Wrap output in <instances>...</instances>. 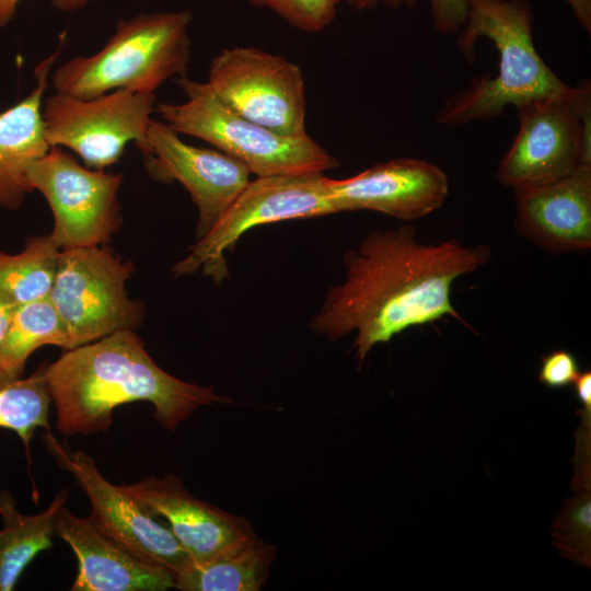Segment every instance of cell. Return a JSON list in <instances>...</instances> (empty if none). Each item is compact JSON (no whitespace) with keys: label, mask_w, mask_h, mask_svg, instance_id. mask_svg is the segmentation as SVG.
Segmentation results:
<instances>
[{"label":"cell","mask_w":591,"mask_h":591,"mask_svg":"<svg viewBox=\"0 0 591 591\" xmlns=\"http://www.w3.org/2000/svg\"><path fill=\"white\" fill-rule=\"evenodd\" d=\"M416 236L412 224L376 230L347 251L345 279L326 292L311 331L331 340L356 332L351 348L362 362L375 345L409 327L445 315L464 323L451 302L452 283L488 263L490 247L424 244Z\"/></svg>","instance_id":"obj_1"},{"label":"cell","mask_w":591,"mask_h":591,"mask_svg":"<svg viewBox=\"0 0 591 591\" xmlns=\"http://www.w3.org/2000/svg\"><path fill=\"white\" fill-rule=\"evenodd\" d=\"M43 371L66 436L106 431L117 406L138 401L149 402L154 419L172 431L201 406L233 403L212 386L165 372L132 329L66 350Z\"/></svg>","instance_id":"obj_2"},{"label":"cell","mask_w":591,"mask_h":591,"mask_svg":"<svg viewBox=\"0 0 591 591\" xmlns=\"http://www.w3.org/2000/svg\"><path fill=\"white\" fill-rule=\"evenodd\" d=\"M532 9L528 0H468L466 21L457 47L475 60L478 38L491 40L498 51L496 76L476 78L464 91L450 96L436 117L440 125L456 126L503 115L529 101L568 95L566 84L538 55L532 36Z\"/></svg>","instance_id":"obj_3"},{"label":"cell","mask_w":591,"mask_h":591,"mask_svg":"<svg viewBox=\"0 0 591 591\" xmlns=\"http://www.w3.org/2000/svg\"><path fill=\"white\" fill-rule=\"evenodd\" d=\"M189 11L140 13L119 19L113 35L91 56H77L51 76L56 93L93 99L114 90L154 91L186 77L190 63Z\"/></svg>","instance_id":"obj_4"},{"label":"cell","mask_w":591,"mask_h":591,"mask_svg":"<svg viewBox=\"0 0 591 591\" xmlns=\"http://www.w3.org/2000/svg\"><path fill=\"white\" fill-rule=\"evenodd\" d=\"M176 83L186 101L160 102L154 111L177 134L201 139L237 159L258 176L325 172L339 166L309 135L286 137L233 112L207 82L187 77Z\"/></svg>","instance_id":"obj_5"},{"label":"cell","mask_w":591,"mask_h":591,"mask_svg":"<svg viewBox=\"0 0 591 591\" xmlns=\"http://www.w3.org/2000/svg\"><path fill=\"white\" fill-rule=\"evenodd\" d=\"M134 270L105 245L60 251L48 300L66 325L69 349L142 322L143 305L126 291Z\"/></svg>","instance_id":"obj_6"},{"label":"cell","mask_w":591,"mask_h":591,"mask_svg":"<svg viewBox=\"0 0 591 591\" xmlns=\"http://www.w3.org/2000/svg\"><path fill=\"white\" fill-rule=\"evenodd\" d=\"M324 172L258 176L250 181L221 219L189 247L172 274L193 275L201 269L216 285L229 277L225 252L257 225L335 213Z\"/></svg>","instance_id":"obj_7"},{"label":"cell","mask_w":591,"mask_h":591,"mask_svg":"<svg viewBox=\"0 0 591 591\" xmlns=\"http://www.w3.org/2000/svg\"><path fill=\"white\" fill-rule=\"evenodd\" d=\"M155 100L154 93L124 89L93 99L55 93L43 103L47 142L68 148L93 170L117 163L129 142L144 155Z\"/></svg>","instance_id":"obj_8"},{"label":"cell","mask_w":591,"mask_h":591,"mask_svg":"<svg viewBox=\"0 0 591 591\" xmlns=\"http://www.w3.org/2000/svg\"><path fill=\"white\" fill-rule=\"evenodd\" d=\"M26 177L51 209L50 236L60 250L105 245L119 230L123 174L86 167L50 147L28 165Z\"/></svg>","instance_id":"obj_9"},{"label":"cell","mask_w":591,"mask_h":591,"mask_svg":"<svg viewBox=\"0 0 591 591\" xmlns=\"http://www.w3.org/2000/svg\"><path fill=\"white\" fill-rule=\"evenodd\" d=\"M210 89L236 114L286 137H303L305 82L299 66L254 47L222 49L208 70Z\"/></svg>","instance_id":"obj_10"},{"label":"cell","mask_w":591,"mask_h":591,"mask_svg":"<svg viewBox=\"0 0 591 591\" xmlns=\"http://www.w3.org/2000/svg\"><path fill=\"white\" fill-rule=\"evenodd\" d=\"M582 82L568 95L542 97L517 107L519 130L496 171L514 192L547 185L591 164V139L579 105Z\"/></svg>","instance_id":"obj_11"},{"label":"cell","mask_w":591,"mask_h":591,"mask_svg":"<svg viewBox=\"0 0 591 591\" xmlns=\"http://www.w3.org/2000/svg\"><path fill=\"white\" fill-rule=\"evenodd\" d=\"M43 440L58 465L71 473L86 494L91 503L86 519L94 528L174 577L192 564L169 526L123 486L109 483L90 455L80 450L70 451L49 430L43 433Z\"/></svg>","instance_id":"obj_12"},{"label":"cell","mask_w":591,"mask_h":591,"mask_svg":"<svg viewBox=\"0 0 591 591\" xmlns=\"http://www.w3.org/2000/svg\"><path fill=\"white\" fill-rule=\"evenodd\" d=\"M165 123L151 119L143 155L152 178L177 181L198 209L197 240L208 233L250 182V170L237 159L215 149L184 142Z\"/></svg>","instance_id":"obj_13"},{"label":"cell","mask_w":591,"mask_h":591,"mask_svg":"<svg viewBox=\"0 0 591 591\" xmlns=\"http://www.w3.org/2000/svg\"><path fill=\"white\" fill-rule=\"evenodd\" d=\"M328 188L335 213L372 210L413 221L443 205L449 179L433 163L401 158L376 163L345 179L329 178Z\"/></svg>","instance_id":"obj_14"},{"label":"cell","mask_w":591,"mask_h":591,"mask_svg":"<svg viewBox=\"0 0 591 591\" xmlns=\"http://www.w3.org/2000/svg\"><path fill=\"white\" fill-rule=\"evenodd\" d=\"M123 487L154 517L165 521L192 564L204 563L256 535L245 518L194 497L176 475L148 476Z\"/></svg>","instance_id":"obj_15"},{"label":"cell","mask_w":591,"mask_h":591,"mask_svg":"<svg viewBox=\"0 0 591 591\" xmlns=\"http://www.w3.org/2000/svg\"><path fill=\"white\" fill-rule=\"evenodd\" d=\"M514 228L548 253L591 247V164L540 187L514 192Z\"/></svg>","instance_id":"obj_16"},{"label":"cell","mask_w":591,"mask_h":591,"mask_svg":"<svg viewBox=\"0 0 591 591\" xmlns=\"http://www.w3.org/2000/svg\"><path fill=\"white\" fill-rule=\"evenodd\" d=\"M54 534L62 538L78 559L71 591H165L174 588V575L132 553L100 532L86 518L63 505L55 519Z\"/></svg>","instance_id":"obj_17"},{"label":"cell","mask_w":591,"mask_h":591,"mask_svg":"<svg viewBox=\"0 0 591 591\" xmlns=\"http://www.w3.org/2000/svg\"><path fill=\"white\" fill-rule=\"evenodd\" d=\"M58 49L43 59L34 70V89L13 106L0 112V207L19 209L26 195L34 192L26 170L50 148L43 120V96Z\"/></svg>","instance_id":"obj_18"},{"label":"cell","mask_w":591,"mask_h":591,"mask_svg":"<svg viewBox=\"0 0 591 591\" xmlns=\"http://www.w3.org/2000/svg\"><path fill=\"white\" fill-rule=\"evenodd\" d=\"M276 547L257 535L246 538L210 559L190 564L174 577L182 591H258L269 577Z\"/></svg>","instance_id":"obj_19"},{"label":"cell","mask_w":591,"mask_h":591,"mask_svg":"<svg viewBox=\"0 0 591 591\" xmlns=\"http://www.w3.org/2000/svg\"><path fill=\"white\" fill-rule=\"evenodd\" d=\"M67 499L68 491L62 489L44 511L26 515L18 511L9 491H0V515L3 522L0 530V591L14 590L34 557L51 548L55 519Z\"/></svg>","instance_id":"obj_20"},{"label":"cell","mask_w":591,"mask_h":591,"mask_svg":"<svg viewBox=\"0 0 591 591\" xmlns=\"http://www.w3.org/2000/svg\"><path fill=\"white\" fill-rule=\"evenodd\" d=\"M46 345L69 350L68 331L51 302L18 305L0 343V379L20 378L28 357Z\"/></svg>","instance_id":"obj_21"},{"label":"cell","mask_w":591,"mask_h":591,"mask_svg":"<svg viewBox=\"0 0 591 591\" xmlns=\"http://www.w3.org/2000/svg\"><path fill=\"white\" fill-rule=\"evenodd\" d=\"M60 251L50 234L28 236L16 254L0 251V296L16 305L48 299Z\"/></svg>","instance_id":"obj_22"},{"label":"cell","mask_w":591,"mask_h":591,"mask_svg":"<svg viewBox=\"0 0 591 591\" xmlns=\"http://www.w3.org/2000/svg\"><path fill=\"white\" fill-rule=\"evenodd\" d=\"M50 399L43 367L27 378L0 379V428L20 437L30 463V443L35 430L39 427L50 430Z\"/></svg>","instance_id":"obj_23"},{"label":"cell","mask_w":591,"mask_h":591,"mask_svg":"<svg viewBox=\"0 0 591 591\" xmlns=\"http://www.w3.org/2000/svg\"><path fill=\"white\" fill-rule=\"evenodd\" d=\"M590 491L579 494L568 501L553 535L560 553L579 564L590 567Z\"/></svg>","instance_id":"obj_24"},{"label":"cell","mask_w":591,"mask_h":591,"mask_svg":"<svg viewBox=\"0 0 591 591\" xmlns=\"http://www.w3.org/2000/svg\"><path fill=\"white\" fill-rule=\"evenodd\" d=\"M250 4L267 8L281 16L293 27L318 33L335 20L337 8L343 0H247Z\"/></svg>","instance_id":"obj_25"},{"label":"cell","mask_w":591,"mask_h":591,"mask_svg":"<svg viewBox=\"0 0 591 591\" xmlns=\"http://www.w3.org/2000/svg\"><path fill=\"white\" fill-rule=\"evenodd\" d=\"M580 373L576 356L558 349L542 357L538 381L551 389H564L573 384Z\"/></svg>","instance_id":"obj_26"},{"label":"cell","mask_w":591,"mask_h":591,"mask_svg":"<svg viewBox=\"0 0 591 591\" xmlns=\"http://www.w3.org/2000/svg\"><path fill=\"white\" fill-rule=\"evenodd\" d=\"M434 28L441 34L459 33L467 16L468 0H428Z\"/></svg>","instance_id":"obj_27"},{"label":"cell","mask_w":591,"mask_h":591,"mask_svg":"<svg viewBox=\"0 0 591 591\" xmlns=\"http://www.w3.org/2000/svg\"><path fill=\"white\" fill-rule=\"evenodd\" d=\"M22 0H0V28L4 27L14 16L18 4ZM51 4L61 12H74L91 3L93 0H50Z\"/></svg>","instance_id":"obj_28"},{"label":"cell","mask_w":591,"mask_h":591,"mask_svg":"<svg viewBox=\"0 0 591 591\" xmlns=\"http://www.w3.org/2000/svg\"><path fill=\"white\" fill-rule=\"evenodd\" d=\"M573 384L576 397L583 406L581 415L591 417V372H581Z\"/></svg>","instance_id":"obj_29"},{"label":"cell","mask_w":591,"mask_h":591,"mask_svg":"<svg viewBox=\"0 0 591 591\" xmlns=\"http://www.w3.org/2000/svg\"><path fill=\"white\" fill-rule=\"evenodd\" d=\"M347 3L357 11L373 9L379 5V3L384 4L390 9H397L401 7L415 8L417 0H346Z\"/></svg>","instance_id":"obj_30"},{"label":"cell","mask_w":591,"mask_h":591,"mask_svg":"<svg viewBox=\"0 0 591 591\" xmlns=\"http://www.w3.org/2000/svg\"><path fill=\"white\" fill-rule=\"evenodd\" d=\"M576 20L590 35L591 33V0H566Z\"/></svg>","instance_id":"obj_31"},{"label":"cell","mask_w":591,"mask_h":591,"mask_svg":"<svg viewBox=\"0 0 591 591\" xmlns=\"http://www.w3.org/2000/svg\"><path fill=\"white\" fill-rule=\"evenodd\" d=\"M18 305L0 296V343L8 329Z\"/></svg>","instance_id":"obj_32"}]
</instances>
